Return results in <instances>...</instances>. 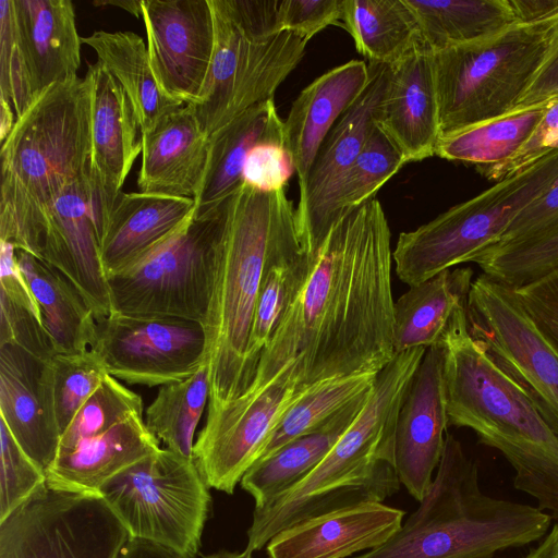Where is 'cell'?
Here are the masks:
<instances>
[{"label":"cell","mask_w":558,"mask_h":558,"mask_svg":"<svg viewBox=\"0 0 558 558\" xmlns=\"http://www.w3.org/2000/svg\"><path fill=\"white\" fill-rule=\"evenodd\" d=\"M558 223V178L523 208L495 244H514L535 238Z\"/></svg>","instance_id":"cell-51"},{"label":"cell","mask_w":558,"mask_h":558,"mask_svg":"<svg viewBox=\"0 0 558 558\" xmlns=\"http://www.w3.org/2000/svg\"><path fill=\"white\" fill-rule=\"evenodd\" d=\"M400 529L355 558H493L542 539L553 519L537 507L486 495L478 469L446 434L433 482Z\"/></svg>","instance_id":"cell-6"},{"label":"cell","mask_w":558,"mask_h":558,"mask_svg":"<svg viewBox=\"0 0 558 558\" xmlns=\"http://www.w3.org/2000/svg\"><path fill=\"white\" fill-rule=\"evenodd\" d=\"M340 25L369 63L391 65L422 44L404 0H344Z\"/></svg>","instance_id":"cell-36"},{"label":"cell","mask_w":558,"mask_h":558,"mask_svg":"<svg viewBox=\"0 0 558 558\" xmlns=\"http://www.w3.org/2000/svg\"><path fill=\"white\" fill-rule=\"evenodd\" d=\"M430 51L477 41L517 24L508 0H404Z\"/></svg>","instance_id":"cell-34"},{"label":"cell","mask_w":558,"mask_h":558,"mask_svg":"<svg viewBox=\"0 0 558 558\" xmlns=\"http://www.w3.org/2000/svg\"><path fill=\"white\" fill-rule=\"evenodd\" d=\"M404 165L402 154L375 123L362 150L330 190L307 245L315 256L332 225L347 211L374 198Z\"/></svg>","instance_id":"cell-35"},{"label":"cell","mask_w":558,"mask_h":558,"mask_svg":"<svg viewBox=\"0 0 558 558\" xmlns=\"http://www.w3.org/2000/svg\"><path fill=\"white\" fill-rule=\"evenodd\" d=\"M304 391L269 385L246 390L222 407L207 411L193 448L194 462L206 484L232 494L260 457L281 416Z\"/></svg>","instance_id":"cell-15"},{"label":"cell","mask_w":558,"mask_h":558,"mask_svg":"<svg viewBox=\"0 0 558 558\" xmlns=\"http://www.w3.org/2000/svg\"><path fill=\"white\" fill-rule=\"evenodd\" d=\"M472 281L473 270L459 267L411 286L393 304L395 353L440 344Z\"/></svg>","instance_id":"cell-30"},{"label":"cell","mask_w":558,"mask_h":558,"mask_svg":"<svg viewBox=\"0 0 558 558\" xmlns=\"http://www.w3.org/2000/svg\"><path fill=\"white\" fill-rule=\"evenodd\" d=\"M425 348L396 353L378 372L369 399L324 460L298 485L254 508L246 549L260 550L282 530L306 519L365 502L400 488L395 465L399 410Z\"/></svg>","instance_id":"cell-2"},{"label":"cell","mask_w":558,"mask_h":558,"mask_svg":"<svg viewBox=\"0 0 558 558\" xmlns=\"http://www.w3.org/2000/svg\"><path fill=\"white\" fill-rule=\"evenodd\" d=\"M3 343L16 344L44 361L57 354L17 264L16 248L0 241V344Z\"/></svg>","instance_id":"cell-40"},{"label":"cell","mask_w":558,"mask_h":558,"mask_svg":"<svg viewBox=\"0 0 558 558\" xmlns=\"http://www.w3.org/2000/svg\"><path fill=\"white\" fill-rule=\"evenodd\" d=\"M0 521L26 501L47 481L46 472L23 450L0 421Z\"/></svg>","instance_id":"cell-45"},{"label":"cell","mask_w":558,"mask_h":558,"mask_svg":"<svg viewBox=\"0 0 558 558\" xmlns=\"http://www.w3.org/2000/svg\"><path fill=\"white\" fill-rule=\"evenodd\" d=\"M92 111L86 81L52 84L1 145L0 241L38 258L47 216L61 192L88 173Z\"/></svg>","instance_id":"cell-5"},{"label":"cell","mask_w":558,"mask_h":558,"mask_svg":"<svg viewBox=\"0 0 558 558\" xmlns=\"http://www.w3.org/2000/svg\"><path fill=\"white\" fill-rule=\"evenodd\" d=\"M12 105L0 97V141L1 143L7 138L11 132L15 121L13 120Z\"/></svg>","instance_id":"cell-56"},{"label":"cell","mask_w":558,"mask_h":558,"mask_svg":"<svg viewBox=\"0 0 558 558\" xmlns=\"http://www.w3.org/2000/svg\"><path fill=\"white\" fill-rule=\"evenodd\" d=\"M368 66L371 81L366 89L325 137L310 170L305 194L295 207L298 230L305 250L330 190L356 159L375 124L388 65L369 63Z\"/></svg>","instance_id":"cell-25"},{"label":"cell","mask_w":558,"mask_h":558,"mask_svg":"<svg viewBox=\"0 0 558 558\" xmlns=\"http://www.w3.org/2000/svg\"><path fill=\"white\" fill-rule=\"evenodd\" d=\"M377 374L332 378L307 388L281 416L257 461L323 426L355 398L372 389Z\"/></svg>","instance_id":"cell-41"},{"label":"cell","mask_w":558,"mask_h":558,"mask_svg":"<svg viewBox=\"0 0 558 558\" xmlns=\"http://www.w3.org/2000/svg\"><path fill=\"white\" fill-rule=\"evenodd\" d=\"M38 258L62 271L77 287L96 320L112 313L100 259L89 173L69 184L53 203Z\"/></svg>","instance_id":"cell-19"},{"label":"cell","mask_w":558,"mask_h":558,"mask_svg":"<svg viewBox=\"0 0 558 558\" xmlns=\"http://www.w3.org/2000/svg\"><path fill=\"white\" fill-rule=\"evenodd\" d=\"M547 104L483 122L441 137L436 156L471 163L476 168L501 163L513 157L532 135Z\"/></svg>","instance_id":"cell-38"},{"label":"cell","mask_w":558,"mask_h":558,"mask_svg":"<svg viewBox=\"0 0 558 558\" xmlns=\"http://www.w3.org/2000/svg\"><path fill=\"white\" fill-rule=\"evenodd\" d=\"M229 195L196 207L172 233L107 278L112 313L177 317L204 325L225 231Z\"/></svg>","instance_id":"cell-9"},{"label":"cell","mask_w":558,"mask_h":558,"mask_svg":"<svg viewBox=\"0 0 558 558\" xmlns=\"http://www.w3.org/2000/svg\"><path fill=\"white\" fill-rule=\"evenodd\" d=\"M82 43L97 54L98 62L119 82L138 120L141 132L184 104L167 96L153 73L146 43L130 31H97Z\"/></svg>","instance_id":"cell-33"},{"label":"cell","mask_w":558,"mask_h":558,"mask_svg":"<svg viewBox=\"0 0 558 558\" xmlns=\"http://www.w3.org/2000/svg\"><path fill=\"white\" fill-rule=\"evenodd\" d=\"M201 558H253V551L246 548L243 551L221 550L215 554L203 556Z\"/></svg>","instance_id":"cell-58"},{"label":"cell","mask_w":558,"mask_h":558,"mask_svg":"<svg viewBox=\"0 0 558 558\" xmlns=\"http://www.w3.org/2000/svg\"><path fill=\"white\" fill-rule=\"evenodd\" d=\"M344 0H284L276 14V32H291L306 41L329 25H340Z\"/></svg>","instance_id":"cell-48"},{"label":"cell","mask_w":558,"mask_h":558,"mask_svg":"<svg viewBox=\"0 0 558 558\" xmlns=\"http://www.w3.org/2000/svg\"><path fill=\"white\" fill-rule=\"evenodd\" d=\"M90 349L120 381L161 387L190 377L206 363V332L196 320L111 313L96 320Z\"/></svg>","instance_id":"cell-14"},{"label":"cell","mask_w":558,"mask_h":558,"mask_svg":"<svg viewBox=\"0 0 558 558\" xmlns=\"http://www.w3.org/2000/svg\"><path fill=\"white\" fill-rule=\"evenodd\" d=\"M142 20L161 90L184 105L196 102L214 50L209 0H142Z\"/></svg>","instance_id":"cell-16"},{"label":"cell","mask_w":558,"mask_h":558,"mask_svg":"<svg viewBox=\"0 0 558 558\" xmlns=\"http://www.w3.org/2000/svg\"><path fill=\"white\" fill-rule=\"evenodd\" d=\"M512 289L541 331L558 349V270Z\"/></svg>","instance_id":"cell-50"},{"label":"cell","mask_w":558,"mask_h":558,"mask_svg":"<svg viewBox=\"0 0 558 558\" xmlns=\"http://www.w3.org/2000/svg\"><path fill=\"white\" fill-rule=\"evenodd\" d=\"M404 511L365 502L298 522L266 545L269 558H347L386 543L401 526Z\"/></svg>","instance_id":"cell-22"},{"label":"cell","mask_w":558,"mask_h":558,"mask_svg":"<svg viewBox=\"0 0 558 558\" xmlns=\"http://www.w3.org/2000/svg\"><path fill=\"white\" fill-rule=\"evenodd\" d=\"M16 259L38 303L57 354L89 350L96 318L77 287L62 271L26 251L16 250Z\"/></svg>","instance_id":"cell-32"},{"label":"cell","mask_w":558,"mask_h":558,"mask_svg":"<svg viewBox=\"0 0 558 558\" xmlns=\"http://www.w3.org/2000/svg\"><path fill=\"white\" fill-rule=\"evenodd\" d=\"M286 190L267 192L242 182L229 195L204 323L210 373L207 411L240 397L253 381L247 348L264 271L275 254L301 241L296 210Z\"/></svg>","instance_id":"cell-3"},{"label":"cell","mask_w":558,"mask_h":558,"mask_svg":"<svg viewBox=\"0 0 558 558\" xmlns=\"http://www.w3.org/2000/svg\"><path fill=\"white\" fill-rule=\"evenodd\" d=\"M556 150H558V100L548 102L532 135L513 157L495 166L476 168V171L486 179L497 182L529 168Z\"/></svg>","instance_id":"cell-47"},{"label":"cell","mask_w":558,"mask_h":558,"mask_svg":"<svg viewBox=\"0 0 558 558\" xmlns=\"http://www.w3.org/2000/svg\"><path fill=\"white\" fill-rule=\"evenodd\" d=\"M293 172L294 166L283 143L264 142L251 150L242 182L262 191H278L287 189Z\"/></svg>","instance_id":"cell-49"},{"label":"cell","mask_w":558,"mask_h":558,"mask_svg":"<svg viewBox=\"0 0 558 558\" xmlns=\"http://www.w3.org/2000/svg\"><path fill=\"white\" fill-rule=\"evenodd\" d=\"M100 355L93 349L76 354H56L49 361V383L60 434L108 376Z\"/></svg>","instance_id":"cell-44"},{"label":"cell","mask_w":558,"mask_h":558,"mask_svg":"<svg viewBox=\"0 0 558 558\" xmlns=\"http://www.w3.org/2000/svg\"><path fill=\"white\" fill-rule=\"evenodd\" d=\"M84 80L90 95L88 173L100 244L125 179L142 154V132L128 95L100 62L88 66Z\"/></svg>","instance_id":"cell-17"},{"label":"cell","mask_w":558,"mask_h":558,"mask_svg":"<svg viewBox=\"0 0 558 558\" xmlns=\"http://www.w3.org/2000/svg\"><path fill=\"white\" fill-rule=\"evenodd\" d=\"M558 100V20L546 57L532 83L511 112Z\"/></svg>","instance_id":"cell-52"},{"label":"cell","mask_w":558,"mask_h":558,"mask_svg":"<svg viewBox=\"0 0 558 558\" xmlns=\"http://www.w3.org/2000/svg\"><path fill=\"white\" fill-rule=\"evenodd\" d=\"M558 16L432 51L441 137L512 111L549 48Z\"/></svg>","instance_id":"cell-8"},{"label":"cell","mask_w":558,"mask_h":558,"mask_svg":"<svg viewBox=\"0 0 558 558\" xmlns=\"http://www.w3.org/2000/svg\"><path fill=\"white\" fill-rule=\"evenodd\" d=\"M517 24H534L558 16V0H508Z\"/></svg>","instance_id":"cell-53"},{"label":"cell","mask_w":558,"mask_h":558,"mask_svg":"<svg viewBox=\"0 0 558 558\" xmlns=\"http://www.w3.org/2000/svg\"><path fill=\"white\" fill-rule=\"evenodd\" d=\"M471 336L526 395L558 437V349L524 310L513 289L485 274L466 302Z\"/></svg>","instance_id":"cell-13"},{"label":"cell","mask_w":558,"mask_h":558,"mask_svg":"<svg viewBox=\"0 0 558 558\" xmlns=\"http://www.w3.org/2000/svg\"><path fill=\"white\" fill-rule=\"evenodd\" d=\"M159 440L143 415H133L110 430L57 453L47 483L68 490L98 494L111 476L159 450Z\"/></svg>","instance_id":"cell-28"},{"label":"cell","mask_w":558,"mask_h":558,"mask_svg":"<svg viewBox=\"0 0 558 558\" xmlns=\"http://www.w3.org/2000/svg\"><path fill=\"white\" fill-rule=\"evenodd\" d=\"M372 389L355 398L316 430L289 441L246 471L240 483L254 498L255 508L265 507L289 492L324 460L363 411Z\"/></svg>","instance_id":"cell-29"},{"label":"cell","mask_w":558,"mask_h":558,"mask_svg":"<svg viewBox=\"0 0 558 558\" xmlns=\"http://www.w3.org/2000/svg\"><path fill=\"white\" fill-rule=\"evenodd\" d=\"M117 558H186L158 544L129 537Z\"/></svg>","instance_id":"cell-54"},{"label":"cell","mask_w":558,"mask_h":558,"mask_svg":"<svg viewBox=\"0 0 558 558\" xmlns=\"http://www.w3.org/2000/svg\"><path fill=\"white\" fill-rule=\"evenodd\" d=\"M369 81V66L362 60H350L315 78L293 101L283 121V145L296 173L299 201L325 137Z\"/></svg>","instance_id":"cell-23"},{"label":"cell","mask_w":558,"mask_h":558,"mask_svg":"<svg viewBox=\"0 0 558 558\" xmlns=\"http://www.w3.org/2000/svg\"><path fill=\"white\" fill-rule=\"evenodd\" d=\"M195 208L193 198L122 192L100 243L106 277L137 260L180 227Z\"/></svg>","instance_id":"cell-27"},{"label":"cell","mask_w":558,"mask_h":558,"mask_svg":"<svg viewBox=\"0 0 558 558\" xmlns=\"http://www.w3.org/2000/svg\"><path fill=\"white\" fill-rule=\"evenodd\" d=\"M208 160L196 207L214 205L242 184L251 150L264 142L283 143V121L274 100L256 105L208 137Z\"/></svg>","instance_id":"cell-31"},{"label":"cell","mask_w":558,"mask_h":558,"mask_svg":"<svg viewBox=\"0 0 558 558\" xmlns=\"http://www.w3.org/2000/svg\"><path fill=\"white\" fill-rule=\"evenodd\" d=\"M440 344L449 424L471 428L498 450L515 472L514 488L558 522V437L471 336L466 306L456 312Z\"/></svg>","instance_id":"cell-4"},{"label":"cell","mask_w":558,"mask_h":558,"mask_svg":"<svg viewBox=\"0 0 558 558\" xmlns=\"http://www.w3.org/2000/svg\"><path fill=\"white\" fill-rule=\"evenodd\" d=\"M93 4L97 7L116 5L134 15L136 19H142V0H97L93 1Z\"/></svg>","instance_id":"cell-57"},{"label":"cell","mask_w":558,"mask_h":558,"mask_svg":"<svg viewBox=\"0 0 558 558\" xmlns=\"http://www.w3.org/2000/svg\"><path fill=\"white\" fill-rule=\"evenodd\" d=\"M525 558H558V522H556Z\"/></svg>","instance_id":"cell-55"},{"label":"cell","mask_w":558,"mask_h":558,"mask_svg":"<svg viewBox=\"0 0 558 558\" xmlns=\"http://www.w3.org/2000/svg\"><path fill=\"white\" fill-rule=\"evenodd\" d=\"M390 238L375 197L332 225L247 390L279 385L301 392L332 378L378 373L392 360Z\"/></svg>","instance_id":"cell-1"},{"label":"cell","mask_w":558,"mask_h":558,"mask_svg":"<svg viewBox=\"0 0 558 558\" xmlns=\"http://www.w3.org/2000/svg\"><path fill=\"white\" fill-rule=\"evenodd\" d=\"M208 145L192 106L167 113L142 133L138 189L148 194L195 199L205 178Z\"/></svg>","instance_id":"cell-24"},{"label":"cell","mask_w":558,"mask_h":558,"mask_svg":"<svg viewBox=\"0 0 558 558\" xmlns=\"http://www.w3.org/2000/svg\"><path fill=\"white\" fill-rule=\"evenodd\" d=\"M15 32L36 95L77 77L81 45L70 0H13Z\"/></svg>","instance_id":"cell-26"},{"label":"cell","mask_w":558,"mask_h":558,"mask_svg":"<svg viewBox=\"0 0 558 558\" xmlns=\"http://www.w3.org/2000/svg\"><path fill=\"white\" fill-rule=\"evenodd\" d=\"M36 96L16 37L13 0H0V97L13 106L19 118Z\"/></svg>","instance_id":"cell-46"},{"label":"cell","mask_w":558,"mask_h":558,"mask_svg":"<svg viewBox=\"0 0 558 558\" xmlns=\"http://www.w3.org/2000/svg\"><path fill=\"white\" fill-rule=\"evenodd\" d=\"M375 123L407 163L436 151L441 140L432 51L423 44L388 65Z\"/></svg>","instance_id":"cell-20"},{"label":"cell","mask_w":558,"mask_h":558,"mask_svg":"<svg viewBox=\"0 0 558 558\" xmlns=\"http://www.w3.org/2000/svg\"><path fill=\"white\" fill-rule=\"evenodd\" d=\"M209 398L210 373L204 363L190 377L159 388L146 410V426L167 449L193 459L194 435Z\"/></svg>","instance_id":"cell-39"},{"label":"cell","mask_w":558,"mask_h":558,"mask_svg":"<svg viewBox=\"0 0 558 558\" xmlns=\"http://www.w3.org/2000/svg\"><path fill=\"white\" fill-rule=\"evenodd\" d=\"M143 399L108 375L80 408L60 437L58 452L104 434L133 415H143ZM57 452V453H58ZM57 457V456H56Z\"/></svg>","instance_id":"cell-43"},{"label":"cell","mask_w":558,"mask_h":558,"mask_svg":"<svg viewBox=\"0 0 558 558\" xmlns=\"http://www.w3.org/2000/svg\"><path fill=\"white\" fill-rule=\"evenodd\" d=\"M558 178V150L399 235L392 258L411 286L451 269L497 243L512 219Z\"/></svg>","instance_id":"cell-10"},{"label":"cell","mask_w":558,"mask_h":558,"mask_svg":"<svg viewBox=\"0 0 558 558\" xmlns=\"http://www.w3.org/2000/svg\"><path fill=\"white\" fill-rule=\"evenodd\" d=\"M49 361L13 343L0 344V421L46 473L56 459L61 437L50 390Z\"/></svg>","instance_id":"cell-21"},{"label":"cell","mask_w":558,"mask_h":558,"mask_svg":"<svg viewBox=\"0 0 558 558\" xmlns=\"http://www.w3.org/2000/svg\"><path fill=\"white\" fill-rule=\"evenodd\" d=\"M98 494L129 537L197 555L210 494L193 459L160 448L111 476Z\"/></svg>","instance_id":"cell-11"},{"label":"cell","mask_w":558,"mask_h":558,"mask_svg":"<svg viewBox=\"0 0 558 558\" xmlns=\"http://www.w3.org/2000/svg\"><path fill=\"white\" fill-rule=\"evenodd\" d=\"M472 262L483 274L511 288L545 277L558 270V223L520 243L487 246Z\"/></svg>","instance_id":"cell-42"},{"label":"cell","mask_w":558,"mask_h":558,"mask_svg":"<svg viewBox=\"0 0 558 558\" xmlns=\"http://www.w3.org/2000/svg\"><path fill=\"white\" fill-rule=\"evenodd\" d=\"M128 538L99 494L46 481L0 521V558H117Z\"/></svg>","instance_id":"cell-12"},{"label":"cell","mask_w":558,"mask_h":558,"mask_svg":"<svg viewBox=\"0 0 558 558\" xmlns=\"http://www.w3.org/2000/svg\"><path fill=\"white\" fill-rule=\"evenodd\" d=\"M314 262L301 241L269 260L260 282L247 348V367L254 379L262 352L305 283Z\"/></svg>","instance_id":"cell-37"},{"label":"cell","mask_w":558,"mask_h":558,"mask_svg":"<svg viewBox=\"0 0 558 558\" xmlns=\"http://www.w3.org/2000/svg\"><path fill=\"white\" fill-rule=\"evenodd\" d=\"M215 41L208 72L191 104L206 135L250 108L274 100L301 62L306 40L276 32L278 0H209Z\"/></svg>","instance_id":"cell-7"},{"label":"cell","mask_w":558,"mask_h":558,"mask_svg":"<svg viewBox=\"0 0 558 558\" xmlns=\"http://www.w3.org/2000/svg\"><path fill=\"white\" fill-rule=\"evenodd\" d=\"M444 348L426 350L399 410L395 465L400 483L421 501L440 462L449 418L444 385Z\"/></svg>","instance_id":"cell-18"}]
</instances>
